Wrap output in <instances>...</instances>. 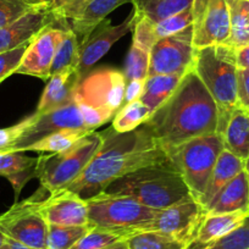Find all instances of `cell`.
<instances>
[{
    "label": "cell",
    "mask_w": 249,
    "mask_h": 249,
    "mask_svg": "<svg viewBox=\"0 0 249 249\" xmlns=\"http://www.w3.org/2000/svg\"><path fill=\"white\" fill-rule=\"evenodd\" d=\"M192 14L196 49L229 44L230 11L227 0H193Z\"/></svg>",
    "instance_id": "12"
},
{
    "label": "cell",
    "mask_w": 249,
    "mask_h": 249,
    "mask_svg": "<svg viewBox=\"0 0 249 249\" xmlns=\"http://www.w3.org/2000/svg\"><path fill=\"white\" fill-rule=\"evenodd\" d=\"M164 150L219 132L217 105L193 68L145 122Z\"/></svg>",
    "instance_id": "2"
},
{
    "label": "cell",
    "mask_w": 249,
    "mask_h": 249,
    "mask_svg": "<svg viewBox=\"0 0 249 249\" xmlns=\"http://www.w3.org/2000/svg\"><path fill=\"white\" fill-rule=\"evenodd\" d=\"M220 135L225 149L242 160L249 158V114L246 109H234Z\"/></svg>",
    "instance_id": "22"
},
{
    "label": "cell",
    "mask_w": 249,
    "mask_h": 249,
    "mask_svg": "<svg viewBox=\"0 0 249 249\" xmlns=\"http://www.w3.org/2000/svg\"><path fill=\"white\" fill-rule=\"evenodd\" d=\"M1 249H33V248H30V247L23 246V244L18 243V242L13 241V239L8 238V239H6L5 244H4L3 248H1Z\"/></svg>",
    "instance_id": "45"
},
{
    "label": "cell",
    "mask_w": 249,
    "mask_h": 249,
    "mask_svg": "<svg viewBox=\"0 0 249 249\" xmlns=\"http://www.w3.org/2000/svg\"><path fill=\"white\" fill-rule=\"evenodd\" d=\"M6 239H8V237H6L4 233H1V232H0V249L3 248V246L5 244V242H6Z\"/></svg>",
    "instance_id": "48"
},
{
    "label": "cell",
    "mask_w": 249,
    "mask_h": 249,
    "mask_svg": "<svg viewBox=\"0 0 249 249\" xmlns=\"http://www.w3.org/2000/svg\"><path fill=\"white\" fill-rule=\"evenodd\" d=\"M152 112L140 99L124 104L112 119L111 127L116 132L124 133L136 130L149 120Z\"/></svg>",
    "instance_id": "29"
},
{
    "label": "cell",
    "mask_w": 249,
    "mask_h": 249,
    "mask_svg": "<svg viewBox=\"0 0 249 249\" xmlns=\"http://www.w3.org/2000/svg\"><path fill=\"white\" fill-rule=\"evenodd\" d=\"M205 215L229 214L236 212H249V187L244 170L213 198L204 208Z\"/></svg>",
    "instance_id": "20"
},
{
    "label": "cell",
    "mask_w": 249,
    "mask_h": 249,
    "mask_svg": "<svg viewBox=\"0 0 249 249\" xmlns=\"http://www.w3.org/2000/svg\"><path fill=\"white\" fill-rule=\"evenodd\" d=\"M86 202L90 226L114 232L124 238L140 232L159 212L127 196L107 192L98 193Z\"/></svg>",
    "instance_id": "6"
},
{
    "label": "cell",
    "mask_w": 249,
    "mask_h": 249,
    "mask_svg": "<svg viewBox=\"0 0 249 249\" xmlns=\"http://www.w3.org/2000/svg\"><path fill=\"white\" fill-rule=\"evenodd\" d=\"M42 191L40 188L32 197L16 202L0 215V232L33 249H47L48 222L39 210V200L44 198Z\"/></svg>",
    "instance_id": "9"
},
{
    "label": "cell",
    "mask_w": 249,
    "mask_h": 249,
    "mask_svg": "<svg viewBox=\"0 0 249 249\" xmlns=\"http://www.w3.org/2000/svg\"><path fill=\"white\" fill-rule=\"evenodd\" d=\"M88 1L89 0H52L50 9L57 23L68 26L80 15Z\"/></svg>",
    "instance_id": "38"
},
{
    "label": "cell",
    "mask_w": 249,
    "mask_h": 249,
    "mask_svg": "<svg viewBox=\"0 0 249 249\" xmlns=\"http://www.w3.org/2000/svg\"><path fill=\"white\" fill-rule=\"evenodd\" d=\"M203 249H249V215L233 231L220 237Z\"/></svg>",
    "instance_id": "34"
},
{
    "label": "cell",
    "mask_w": 249,
    "mask_h": 249,
    "mask_svg": "<svg viewBox=\"0 0 249 249\" xmlns=\"http://www.w3.org/2000/svg\"><path fill=\"white\" fill-rule=\"evenodd\" d=\"M249 212H236L229 214L205 215L196 233L195 238L187 244L184 249H203L216 241L220 237L225 236L229 232L233 231L244 221Z\"/></svg>",
    "instance_id": "21"
},
{
    "label": "cell",
    "mask_w": 249,
    "mask_h": 249,
    "mask_svg": "<svg viewBox=\"0 0 249 249\" xmlns=\"http://www.w3.org/2000/svg\"><path fill=\"white\" fill-rule=\"evenodd\" d=\"M103 133V144L85 171L66 188L87 199L131 172L169 160L150 128L143 124L130 132L109 127Z\"/></svg>",
    "instance_id": "1"
},
{
    "label": "cell",
    "mask_w": 249,
    "mask_h": 249,
    "mask_svg": "<svg viewBox=\"0 0 249 249\" xmlns=\"http://www.w3.org/2000/svg\"><path fill=\"white\" fill-rule=\"evenodd\" d=\"M144 88V81L133 80L126 82V88H124V105L127 103L135 102L141 98Z\"/></svg>",
    "instance_id": "43"
},
{
    "label": "cell",
    "mask_w": 249,
    "mask_h": 249,
    "mask_svg": "<svg viewBox=\"0 0 249 249\" xmlns=\"http://www.w3.org/2000/svg\"><path fill=\"white\" fill-rule=\"evenodd\" d=\"M192 22L193 14L192 6H191V8L186 9V10L182 11V13L176 14V15L171 16V18H165V20L160 21V22L155 23V35H157V39L176 35V33L186 30L187 27L192 26Z\"/></svg>",
    "instance_id": "35"
},
{
    "label": "cell",
    "mask_w": 249,
    "mask_h": 249,
    "mask_svg": "<svg viewBox=\"0 0 249 249\" xmlns=\"http://www.w3.org/2000/svg\"><path fill=\"white\" fill-rule=\"evenodd\" d=\"M130 249H184L186 244L181 241L158 233V232H137L124 237Z\"/></svg>",
    "instance_id": "32"
},
{
    "label": "cell",
    "mask_w": 249,
    "mask_h": 249,
    "mask_svg": "<svg viewBox=\"0 0 249 249\" xmlns=\"http://www.w3.org/2000/svg\"><path fill=\"white\" fill-rule=\"evenodd\" d=\"M230 11L229 45L239 48L249 43V0H227Z\"/></svg>",
    "instance_id": "27"
},
{
    "label": "cell",
    "mask_w": 249,
    "mask_h": 249,
    "mask_svg": "<svg viewBox=\"0 0 249 249\" xmlns=\"http://www.w3.org/2000/svg\"><path fill=\"white\" fill-rule=\"evenodd\" d=\"M53 23L57 22L49 4L37 6L10 25L0 28V53L28 44Z\"/></svg>",
    "instance_id": "17"
},
{
    "label": "cell",
    "mask_w": 249,
    "mask_h": 249,
    "mask_svg": "<svg viewBox=\"0 0 249 249\" xmlns=\"http://www.w3.org/2000/svg\"><path fill=\"white\" fill-rule=\"evenodd\" d=\"M32 119L33 115H31V116L23 119L22 121L10 126V127L0 128V153L9 152L13 148V145L18 142L21 135L28 127V124H31Z\"/></svg>",
    "instance_id": "41"
},
{
    "label": "cell",
    "mask_w": 249,
    "mask_h": 249,
    "mask_svg": "<svg viewBox=\"0 0 249 249\" xmlns=\"http://www.w3.org/2000/svg\"><path fill=\"white\" fill-rule=\"evenodd\" d=\"M236 62L241 70H249V43L236 48Z\"/></svg>",
    "instance_id": "44"
},
{
    "label": "cell",
    "mask_w": 249,
    "mask_h": 249,
    "mask_svg": "<svg viewBox=\"0 0 249 249\" xmlns=\"http://www.w3.org/2000/svg\"><path fill=\"white\" fill-rule=\"evenodd\" d=\"M192 68L216 103L219 110L217 133H221L232 111L239 107L236 48L217 44L196 49Z\"/></svg>",
    "instance_id": "4"
},
{
    "label": "cell",
    "mask_w": 249,
    "mask_h": 249,
    "mask_svg": "<svg viewBox=\"0 0 249 249\" xmlns=\"http://www.w3.org/2000/svg\"><path fill=\"white\" fill-rule=\"evenodd\" d=\"M128 3H132V0H89L80 15L71 21L70 27L77 35L78 39H81V43L109 14Z\"/></svg>",
    "instance_id": "23"
},
{
    "label": "cell",
    "mask_w": 249,
    "mask_h": 249,
    "mask_svg": "<svg viewBox=\"0 0 249 249\" xmlns=\"http://www.w3.org/2000/svg\"><path fill=\"white\" fill-rule=\"evenodd\" d=\"M56 25L59 23H53L45 27L28 44L22 61L15 73L32 76L43 81L49 80L55 52L65 36L66 28L70 26L57 27Z\"/></svg>",
    "instance_id": "14"
},
{
    "label": "cell",
    "mask_w": 249,
    "mask_h": 249,
    "mask_svg": "<svg viewBox=\"0 0 249 249\" xmlns=\"http://www.w3.org/2000/svg\"><path fill=\"white\" fill-rule=\"evenodd\" d=\"M244 172L247 175V181H248V187H249V158H247L244 160Z\"/></svg>",
    "instance_id": "47"
},
{
    "label": "cell",
    "mask_w": 249,
    "mask_h": 249,
    "mask_svg": "<svg viewBox=\"0 0 249 249\" xmlns=\"http://www.w3.org/2000/svg\"><path fill=\"white\" fill-rule=\"evenodd\" d=\"M237 97L239 107L249 109V70H237Z\"/></svg>",
    "instance_id": "42"
},
{
    "label": "cell",
    "mask_w": 249,
    "mask_h": 249,
    "mask_svg": "<svg viewBox=\"0 0 249 249\" xmlns=\"http://www.w3.org/2000/svg\"><path fill=\"white\" fill-rule=\"evenodd\" d=\"M131 4L136 15L158 23L191 8L193 0H132Z\"/></svg>",
    "instance_id": "26"
},
{
    "label": "cell",
    "mask_w": 249,
    "mask_h": 249,
    "mask_svg": "<svg viewBox=\"0 0 249 249\" xmlns=\"http://www.w3.org/2000/svg\"><path fill=\"white\" fill-rule=\"evenodd\" d=\"M40 157L31 158L23 152L0 153V176L5 177L15 192V203L28 181L38 178Z\"/></svg>",
    "instance_id": "19"
},
{
    "label": "cell",
    "mask_w": 249,
    "mask_h": 249,
    "mask_svg": "<svg viewBox=\"0 0 249 249\" xmlns=\"http://www.w3.org/2000/svg\"><path fill=\"white\" fill-rule=\"evenodd\" d=\"M150 52L132 43L127 53V59L124 62V76L126 82L133 80H147L149 75Z\"/></svg>",
    "instance_id": "33"
},
{
    "label": "cell",
    "mask_w": 249,
    "mask_h": 249,
    "mask_svg": "<svg viewBox=\"0 0 249 249\" xmlns=\"http://www.w3.org/2000/svg\"><path fill=\"white\" fill-rule=\"evenodd\" d=\"M102 144L103 133L94 131L65 152L39 155L40 187L48 193L68 188L82 175Z\"/></svg>",
    "instance_id": "8"
},
{
    "label": "cell",
    "mask_w": 249,
    "mask_h": 249,
    "mask_svg": "<svg viewBox=\"0 0 249 249\" xmlns=\"http://www.w3.org/2000/svg\"><path fill=\"white\" fill-rule=\"evenodd\" d=\"M111 120L104 112L73 98L65 107H57L45 114H33V119L25 132L9 152H27L28 148L50 133L59 131H86L94 132L95 128Z\"/></svg>",
    "instance_id": "5"
},
{
    "label": "cell",
    "mask_w": 249,
    "mask_h": 249,
    "mask_svg": "<svg viewBox=\"0 0 249 249\" xmlns=\"http://www.w3.org/2000/svg\"><path fill=\"white\" fill-rule=\"evenodd\" d=\"M103 192L127 196L157 210L195 200L183 177L170 159L117 178Z\"/></svg>",
    "instance_id": "3"
},
{
    "label": "cell",
    "mask_w": 249,
    "mask_h": 249,
    "mask_svg": "<svg viewBox=\"0 0 249 249\" xmlns=\"http://www.w3.org/2000/svg\"><path fill=\"white\" fill-rule=\"evenodd\" d=\"M196 47L192 26L160 38L150 50L149 75H184L193 65Z\"/></svg>",
    "instance_id": "11"
},
{
    "label": "cell",
    "mask_w": 249,
    "mask_h": 249,
    "mask_svg": "<svg viewBox=\"0 0 249 249\" xmlns=\"http://www.w3.org/2000/svg\"><path fill=\"white\" fill-rule=\"evenodd\" d=\"M92 227L48 225L47 249H71Z\"/></svg>",
    "instance_id": "31"
},
{
    "label": "cell",
    "mask_w": 249,
    "mask_h": 249,
    "mask_svg": "<svg viewBox=\"0 0 249 249\" xmlns=\"http://www.w3.org/2000/svg\"><path fill=\"white\" fill-rule=\"evenodd\" d=\"M102 249H130V247L127 246V243H126V241H124V239H121V241L116 242V243L110 244V246L104 247V248H102Z\"/></svg>",
    "instance_id": "46"
},
{
    "label": "cell",
    "mask_w": 249,
    "mask_h": 249,
    "mask_svg": "<svg viewBox=\"0 0 249 249\" xmlns=\"http://www.w3.org/2000/svg\"><path fill=\"white\" fill-rule=\"evenodd\" d=\"M78 56H80V39L72 28L69 26L66 28L65 36L55 52L50 68V77L69 69H77Z\"/></svg>",
    "instance_id": "28"
},
{
    "label": "cell",
    "mask_w": 249,
    "mask_h": 249,
    "mask_svg": "<svg viewBox=\"0 0 249 249\" xmlns=\"http://www.w3.org/2000/svg\"><path fill=\"white\" fill-rule=\"evenodd\" d=\"M30 44V43H28ZM28 44L0 53V82L16 72L23 59Z\"/></svg>",
    "instance_id": "40"
},
{
    "label": "cell",
    "mask_w": 249,
    "mask_h": 249,
    "mask_svg": "<svg viewBox=\"0 0 249 249\" xmlns=\"http://www.w3.org/2000/svg\"><path fill=\"white\" fill-rule=\"evenodd\" d=\"M205 212L196 200L181 203L161 209L157 216L141 229L140 232H158L188 244L197 233Z\"/></svg>",
    "instance_id": "13"
},
{
    "label": "cell",
    "mask_w": 249,
    "mask_h": 249,
    "mask_svg": "<svg viewBox=\"0 0 249 249\" xmlns=\"http://www.w3.org/2000/svg\"><path fill=\"white\" fill-rule=\"evenodd\" d=\"M244 170V160L239 159L227 149H224L213 169L210 178L208 181L207 188L200 198L199 204L203 209L213 200V198L220 192V191L229 183L231 179H233L239 172Z\"/></svg>",
    "instance_id": "24"
},
{
    "label": "cell",
    "mask_w": 249,
    "mask_h": 249,
    "mask_svg": "<svg viewBox=\"0 0 249 249\" xmlns=\"http://www.w3.org/2000/svg\"><path fill=\"white\" fill-rule=\"evenodd\" d=\"M92 132L86 131H59V132L50 133L45 136L42 140L33 143L27 152H38V153H61L70 149L75 145L81 138L89 135Z\"/></svg>",
    "instance_id": "30"
},
{
    "label": "cell",
    "mask_w": 249,
    "mask_h": 249,
    "mask_svg": "<svg viewBox=\"0 0 249 249\" xmlns=\"http://www.w3.org/2000/svg\"><path fill=\"white\" fill-rule=\"evenodd\" d=\"M136 23V13L132 9L130 15L119 25H111V21L105 18L99 23L85 40L80 43V56H78L77 70L81 75L99 61L110 48L124 35L132 32Z\"/></svg>",
    "instance_id": "15"
},
{
    "label": "cell",
    "mask_w": 249,
    "mask_h": 249,
    "mask_svg": "<svg viewBox=\"0 0 249 249\" xmlns=\"http://www.w3.org/2000/svg\"><path fill=\"white\" fill-rule=\"evenodd\" d=\"M224 149L222 136L214 133L193 138L165 150L196 202L199 203L204 195L213 169Z\"/></svg>",
    "instance_id": "7"
},
{
    "label": "cell",
    "mask_w": 249,
    "mask_h": 249,
    "mask_svg": "<svg viewBox=\"0 0 249 249\" xmlns=\"http://www.w3.org/2000/svg\"><path fill=\"white\" fill-rule=\"evenodd\" d=\"M183 75H155L148 76L140 100L147 105L150 112H154L167 98L174 93Z\"/></svg>",
    "instance_id": "25"
},
{
    "label": "cell",
    "mask_w": 249,
    "mask_h": 249,
    "mask_svg": "<svg viewBox=\"0 0 249 249\" xmlns=\"http://www.w3.org/2000/svg\"><path fill=\"white\" fill-rule=\"evenodd\" d=\"M82 77L83 75H81L76 68L52 76L48 80L36 112L45 114L72 102Z\"/></svg>",
    "instance_id": "18"
},
{
    "label": "cell",
    "mask_w": 249,
    "mask_h": 249,
    "mask_svg": "<svg viewBox=\"0 0 249 249\" xmlns=\"http://www.w3.org/2000/svg\"><path fill=\"white\" fill-rule=\"evenodd\" d=\"M39 5L43 4L33 3L30 0H0V28L10 25Z\"/></svg>",
    "instance_id": "36"
},
{
    "label": "cell",
    "mask_w": 249,
    "mask_h": 249,
    "mask_svg": "<svg viewBox=\"0 0 249 249\" xmlns=\"http://www.w3.org/2000/svg\"><path fill=\"white\" fill-rule=\"evenodd\" d=\"M247 111H248V114H249V109H247Z\"/></svg>",
    "instance_id": "50"
},
{
    "label": "cell",
    "mask_w": 249,
    "mask_h": 249,
    "mask_svg": "<svg viewBox=\"0 0 249 249\" xmlns=\"http://www.w3.org/2000/svg\"><path fill=\"white\" fill-rule=\"evenodd\" d=\"M132 32V43L149 50V52L158 40L157 35H155V23L145 18H140L136 15V23Z\"/></svg>",
    "instance_id": "39"
},
{
    "label": "cell",
    "mask_w": 249,
    "mask_h": 249,
    "mask_svg": "<svg viewBox=\"0 0 249 249\" xmlns=\"http://www.w3.org/2000/svg\"><path fill=\"white\" fill-rule=\"evenodd\" d=\"M126 78L114 69H102L83 75L76 89V98L114 119L124 107Z\"/></svg>",
    "instance_id": "10"
},
{
    "label": "cell",
    "mask_w": 249,
    "mask_h": 249,
    "mask_svg": "<svg viewBox=\"0 0 249 249\" xmlns=\"http://www.w3.org/2000/svg\"><path fill=\"white\" fill-rule=\"evenodd\" d=\"M124 239L120 234L92 227L71 249H102Z\"/></svg>",
    "instance_id": "37"
},
{
    "label": "cell",
    "mask_w": 249,
    "mask_h": 249,
    "mask_svg": "<svg viewBox=\"0 0 249 249\" xmlns=\"http://www.w3.org/2000/svg\"><path fill=\"white\" fill-rule=\"evenodd\" d=\"M39 210L48 225L85 226L88 221V207L86 199L70 190L49 193L39 200Z\"/></svg>",
    "instance_id": "16"
},
{
    "label": "cell",
    "mask_w": 249,
    "mask_h": 249,
    "mask_svg": "<svg viewBox=\"0 0 249 249\" xmlns=\"http://www.w3.org/2000/svg\"><path fill=\"white\" fill-rule=\"evenodd\" d=\"M30 1H33V3H37V4H50L52 3V0H30Z\"/></svg>",
    "instance_id": "49"
}]
</instances>
